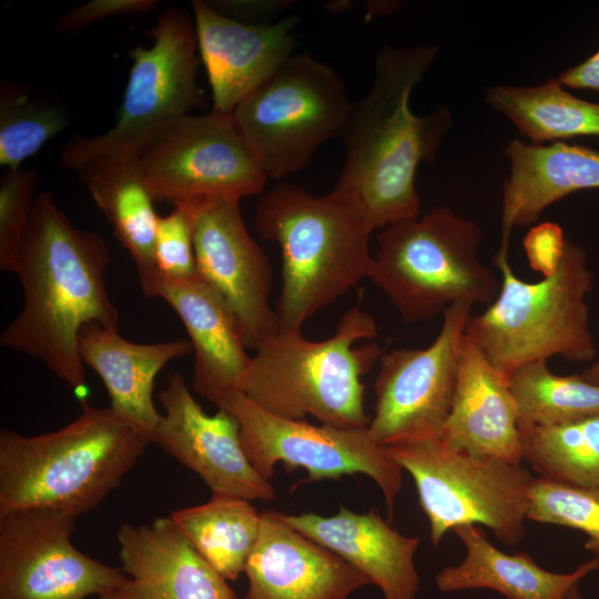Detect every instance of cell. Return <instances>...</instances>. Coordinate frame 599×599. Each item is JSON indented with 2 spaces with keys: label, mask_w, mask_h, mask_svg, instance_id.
Segmentation results:
<instances>
[{
  "label": "cell",
  "mask_w": 599,
  "mask_h": 599,
  "mask_svg": "<svg viewBox=\"0 0 599 599\" xmlns=\"http://www.w3.org/2000/svg\"><path fill=\"white\" fill-rule=\"evenodd\" d=\"M111 256L95 232L75 227L52 194L37 195L18 257L23 304L0 345L40 361L74 389L85 386L79 334L88 324L119 329L105 271Z\"/></svg>",
  "instance_id": "1"
},
{
  "label": "cell",
  "mask_w": 599,
  "mask_h": 599,
  "mask_svg": "<svg viewBox=\"0 0 599 599\" xmlns=\"http://www.w3.org/2000/svg\"><path fill=\"white\" fill-rule=\"evenodd\" d=\"M438 52L434 44L383 45L372 85L352 103L339 135L344 164L334 187L363 206L373 230L420 215L417 169L435 161L453 126V113L437 104L417 115L409 100Z\"/></svg>",
  "instance_id": "2"
},
{
  "label": "cell",
  "mask_w": 599,
  "mask_h": 599,
  "mask_svg": "<svg viewBox=\"0 0 599 599\" xmlns=\"http://www.w3.org/2000/svg\"><path fill=\"white\" fill-rule=\"evenodd\" d=\"M151 434L111 406L82 402L64 427L34 436L0 430V514L95 509L133 468Z\"/></svg>",
  "instance_id": "3"
},
{
  "label": "cell",
  "mask_w": 599,
  "mask_h": 599,
  "mask_svg": "<svg viewBox=\"0 0 599 599\" xmlns=\"http://www.w3.org/2000/svg\"><path fill=\"white\" fill-rule=\"evenodd\" d=\"M282 256L278 329L301 331L314 314L368 277L373 227L363 206L333 189L315 196L291 183L263 192L254 217Z\"/></svg>",
  "instance_id": "4"
},
{
  "label": "cell",
  "mask_w": 599,
  "mask_h": 599,
  "mask_svg": "<svg viewBox=\"0 0 599 599\" xmlns=\"http://www.w3.org/2000/svg\"><path fill=\"white\" fill-rule=\"evenodd\" d=\"M376 336L373 316L359 307L345 312L326 339L277 329L255 349L240 392L281 417L313 416L324 425L368 427L362 377L380 358L382 349L375 343L355 344Z\"/></svg>",
  "instance_id": "5"
},
{
  "label": "cell",
  "mask_w": 599,
  "mask_h": 599,
  "mask_svg": "<svg viewBox=\"0 0 599 599\" xmlns=\"http://www.w3.org/2000/svg\"><path fill=\"white\" fill-rule=\"evenodd\" d=\"M494 264L501 275L499 293L470 316L466 334L500 374L508 379L518 368L552 356L572 363L596 358L586 303L593 273L583 247L567 240L556 271L537 282L516 275L508 252L498 250Z\"/></svg>",
  "instance_id": "6"
},
{
  "label": "cell",
  "mask_w": 599,
  "mask_h": 599,
  "mask_svg": "<svg viewBox=\"0 0 599 599\" xmlns=\"http://www.w3.org/2000/svg\"><path fill=\"white\" fill-rule=\"evenodd\" d=\"M484 233L448 206L389 224L377 235L368 277L407 324L458 302L489 305L501 281L480 260Z\"/></svg>",
  "instance_id": "7"
},
{
  "label": "cell",
  "mask_w": 599,
  "mask_h": 599,
  "mask_svg": "<svg viewBox=\"0 0 599 599\" xmlns=\"http://www.w3.org/2000/svg\"><path fill=\"white\" fill-rule=\"evenodd\" d=\"M149 48L129 51L132 67L116 122L94 136H75L60 154V165L77 170L108 155H140L169 125L204 102L197 83L201 58L192 13L169 7L148 31Z\"/></svg>",
  "instance_id": "8"
},
{
  "label": "cell",
  "mask_w": 599,
  "mask_h": 599,
  "mask_svg": "<svg viewBox=\"0 0 599 599\" xmlns=\"http://www.w3.org/2000/svg\"><path fill=\"white\" fill-rule=\"evenodd\" d=\"M351 105L338 74L304 51L245 97L232 119L267 179L281 180L339 138Z\"/></svg>",
  "instance_id": "9"
},
{
  "label": "cell",
  "mask_w": 599,
  "mask_h": 599,
  "mask_svg": "<svg viewBox=\"0 0 599 599\" xmlns=\"http://www.w3.org/2000/svg\"><path fill=\"white\" fill-rule=\"evenodd\" d=\"M385 449L412 475L433 545L450 529L477 524L507 545L522 540L534 478L520 464L453 450L439 437Z\"/></svg>",
  "instance_id": "10"
},
{
  "label": "cell",
  "mask_w": 599,
  "mask_h": 599,
  "mask_svg": "<svg viewBox=\"0 0 599 599\" xmlns=\"http://www.w3.org/2000/svg\"><path fill=\"white\" fill-rule=\"evenodd\" d=\"M240 424L244 453L254 469L271 481L277 463L304 468L309 480L364 474L382 490L389 515L403 484L402 467L376 443L368 427L313 425L274 415L241 392L219 406Z\"/></svg>",
  "instance_id": "11"
},
{
  "label": "cell",
  "mask_w": 599,
  "mask_h": 599,
  "mask_svg": "<svg viewBox=\"0 0 599 599\" xmlns=\"http://www.w3.org/2000/svg\"><path fill=\"white\" fill-rule=\"evenodd\" d=\"M153 202L217 197L240 202L264 192L267 176L238 133L232 114H186L139 155Z\"/></svg>",
  "instance_id": "12"
},
{
  "label": "cell",
  "mask_w": 599,
  "mask_h": 599,
  "mask_svg": "<svg viewBox=\"0 0 599 599\" xmlns=\"http://www.w3.org/2000/svg\"><path fill=\"white\" fill-rule=\"evenodd\" d=\"M473 306L458 302L447 307L440 329L427 347L382 354L374 382V416L368 424L382 447L439 437L453 405Z\"/></svg>",
  "instance_id": "13"
},
{
  "label": "cell",
  "mask_w": 599,
  "mask_h": 599,
  "mask_svg": "<svg viewBox=\"0 0 599 599\" xmlns=\"http://www.w3.org/2000/svg\"><path fill=\"white\" fill-rule=\"evenodd\" d=\"M77 519L45 508L0 514V599H87L125 579L72 545Z\"/></svg>",
  "instance_id": "14"
},
{
  "label": "cell",
  "mask_w": 599,
  "mask_h": 599,
  "mask_svg": "<svg viewBox=\"0 0 599 599\" xmlns=\"http://www.w3.org/2000/svg\"><path fill=\"white\" fill-rule=\"evenodd\" d=\"M172 206L190 220L199 276L226 301L247 349L255 351L278 329L270 305L273 270L246 227L240 202L201 197Z\"/></svg>",
  "instance_id": "15"
},
{
  "label": "cell",
  "mask_w": 599,
  "mask_h": 599,
  "mask_svg": "<svg viewBox=\"0 0 599 599\" xmlns=\"http://www.w3.org/2000/svg\"><path fill=\"white\" fill-rule=\"evenodd\" d=\"M164 415L152 434V443L194 471L212 495L247 500H271V481L247 459L236 418L224 409L206 414L192 396L184 377L172 374L158 395Z\"/></svg>",
  "instance_id": "16"
},
{
  "label": "cell",
  "mask_w": 599,
  "mask_h": 599,
  "mask_svg": "<svg viewBox=\"0 0 599 599\" xmlns=\"http://www.w3.org/2000/svg\"><path fill=\"white\" fill-rule=\"evenodd\" d=\"M191 8L199 54L212 91V111L232 114L293 54L300 18L246 23L220 13L203 0H192Z\"/></svg>",
  "instance_id": "17"
},
{
  "label": "cell",
  "mask_w": 599,
  "mask_h": 599,
  "mask_svg": "<svg viewBox=\"0 0 599 599\" xmlns=\"http://www.w3.org/2000/svg\"><path fill=\"white\" fill-rule=\"evenodd\" d=\"M116 540L125 579L99 599H240L171 517L122 524Z\"/></svg>",
  "instance_id": "18"
},
{
  "label": "cell",
  "mask_w": 599,
  "mask_h": 599,
  "mask_svg": "<svg viewBox=\"0 0 599 599\" xmlns=\"http://www.w3.org/2000/svg\"><path fill=\"white\" fill-rule=\"evenodd\" d=\"M139 284L146 296L165 301L184 324L194 352L193 389L217 407L240 392L252 356L222 295L200 276L173 281L155 273Z\"/></svg>",
  "instance_id": "19"
},
{
  "label": "cell",
  "mask_w": 599,
  "mask_h": 599,
  "mask_svg": "<svg viewBox=\"0 0 599 599\" xmlns=\"http://www.w3.org/2000/svg\"><path fill=\"white\" fill-rule=\"evenodd\" d=\"M244 573V599H347L370 585L342 557L282 521L275 510L262 512Z\"/></svg>",
  "instance_id": "20"
},
{
  "label": "cell",
  "mask_w": 599,
  "mask_h": 599,
  "mask_svg": "<svg viewBox=\"0 0 599 599\" xmlns=\"http://www.w3.org/2000/svg\"><path fill=\"white\" fill-rule=\"evenodd\" d=\"M439 439L453 450L515 465L522 461L517 405L508 379L466 333L454 400Z\"/></svg>",
  "instance_id": "21"
},
{
  "label": "cell",
  "mask_w": 599,
  "mask_h": 599,
  "mask_svg": "<svg viewBox=\"0 0 599 599\" xmlns=\"http://www.w3.org/2000/svg\"><path fill=\"white\" fill-rule=\"evenodd\" d=\"M302 535L335 552L382 591L384 599H416L419 576L415 566L417 537L393 529L374 511L358 514L341 506L336 515L276 511Z\"/></svg>",
  "instance_id": "22"
},
{
  "label": "cell",
  "mask_w": 599,
  "mask_h": 599,
  "mask_svg": "<svg viewBox=\"0 0 599 599\" xmlns=\"http://www.w3.org/2000/svg\"><path fill=\"white\" fill-rule=\"evenodd\" d=\"M504 155L509 174L502 184L499 251L508 252L514 229L534 224L551 204L575 192L599 189V152L593 149L511 139Z\"/></svg>",
  "instance_id": "23"
},
{
  "label": "cell",
  "mask_w": 599,
  "mask_h": 599,
  "mask_svg": "<svg viewBox=\"0 0 599 599\" xmlns=\"http://www.w3.org/2000/svg\"><path fill=\"white\" fill-rule=\"evenodd\" d=\"M191 351L186 339L139 344L123 338L119 329L94 323L79 334L81 358L102 379L110 406L151 436L161 419L153 403L155 378L167 363Z\"/></svg>",
  "instance_id": "24"
},
{
  "label": "cell",
  "mask_w": 599,
  "mask_h": 599,
  "mask_svg": "<svg viewBox=\"0 0 599 599\" xmlns=\"http://www.w3.org/2000/svg\"><path fill=\"white\" fill-rule=\"evenodd\" d=\"M466 547L464 560L435 577L441 592L468 589L495 590L508 599H564L588 575L599 569V556L567 573L538 566L526 552L507 555L493 546L475 525L453 530Z\"/></svg>",
  "instance_id": "25"
},
{
  "label": "cell",
  "mask_w": 599,
  "mask_h": 599,
  "mask_svg": "<svg viewBox=\"0 0 599 599\" xmlns=\"http://www.w3.org/2000/svg\"><path fill=\"white\" fill-rule=\"evenodd\" d=\"M115 238L136 266L139 283L158 273L154 240L159 215L140 167L139 155L92 159L75 170Z\"/></svg>",
  "instance_id": "26"
},
{
  "label": "cell",
  "mask_w": 599,
  "mask_h": 599,
  "mask_svg": "<svg viewBox=\"0 0 599 599\" xmlns=\"http://www.w3.org/2000/svg\"><path fill=\"white\" fill-rule=\"evenodd\" d=\"M485 100L530 143L599 136V103L569 93L557 78L537 85L488 87Z\"/></svg>",
  "instance_id": "27"
},
{
  "label": "cell",
  "mask_w": 599,
  "mask_h": 599,
  "mask_svg": "<svg viewBox=\"0 0 599 599\" xmlns=\"http://www.w3.org/2000/svg\"><path fill=\"white\" fill-rule=\"evenodd\" d=\"M170 517L226 580H236L244 572L262 524V512L250 500L212 495L209 501L177 509Z\"/></svg>",
  "instance_id": "28"
},
{
  "label": "cell",
  "mask_w": 599,
  "mask_h": 599,
  "mask_svg": "<svg viewBox=\"0 0 599 599\" xmlns=\"http://www.w3.org/2000/svg\"><path fill=\"white\" fill-rule=\"evenodd\" d=\"M519 429L522 460L539 478L599 490V414L558 426Z\"/></svg>",
  "instance_id": "29"
},
{
  "label": "cell",
  "mask_w": 599,
  "mask_h": 599,
  "mask_svg": "<svg viewBox=\"0 0 599 599\" xmlns=\"http://www.w3.org/2000/svg\"><path fill=\"white\" fill-rule=\"evenodd\" d=\"M519 428L550 427L599 414V386L580 374L556 375L547 361L527 364L508 378Z\"/></svg>",
  "instance_id": "30"
},
{
  "label": "cell",
  "mask_w": 599,
  "mask_h": 599,
  "mask_svg": "<svg viewBox=\"0 0 599 599\" xmlns=\"http://www.w3.org/2000/svg\"><path fill=\"white\" fill-rule=\"evenodd\" d=\"M70 119L58 103L40 100L24 87L0 85V165L21 167L48 141L61 133Z\"/></svg>",
  "instance_id": "31"
},
{
  "label": "cell",
  "mask_w": 599,
  "mask_h": 599,
  "mask_svg": "<svg viewBox=\"0 0 599 599\" xmlns=\"http://www.w3.org/2000/svg\"><path fill=\"white\" fill-rule=\"evenodd\" d=\"M527 519L583 532L585 548L599 556V490L534 478Z\"/></svg>",
  "instance_id": "32"
},
{
  "label": "cell",
  "mask_w": 599,
  "mask_h": 599,
  "mask_svg": "<svg viewBox=\"0 0 599 599\" xmlns=\"http://www.w3.org/2000/svg\"><path fill=\"white\" fill-rule=\"evenodd\" d=\"M34 169L4 170L0 179V271L16 274L38 184Z\"/></svg>",
  "instance_id": "33"
},
{
  "label": "cell",
  "mask_w": 599,
  "mask_h": 599,
  "mask_svg": "<svg viewBox=\"0 0 599 599\" xmlns=\"http://www.w3.org/2000/svg\"><path fill=\"white\" fill-rule=\"evenodd\" d=\"M154 264L158 273L169 280L186 281L199 276L192 226L177 206L158 217Z\"/></svg>",
  "instance_id": "34"
},
{
  "label": "cell",
  "mask_w": 599,
  "mask_h": 599,
  "mask_svg": "<svg viewBox=\"0 0 599 599\" xmlns=\"http://www.w3.org/2000/svg\"><path fill=\"white\" fill-rule=\"evenodd\" d=\"M156 4V0H90L60 16L55 28L61 33H78L97 20L115 16L146 13L152 11Z\"/></svg>",
  "instance_id": "35"
},
{
  "label": "cell",
  "mask_w": 599,
  "mask_h": 599,
  "mask_svg": "<svg viewBox=\"0 0 599 599\" xmlns=\"http://www.w3.org/2000/svg\"><path fill=\"white\" fill-rule=\"evenodd\" d=\"M567 240L561 227L552 222L534 226L524 240V247L529 265L542 277L552 274L558 267Z\"/></svg>",
  "instance_id": "36"
},
{
  "label": "cell",
  "mask_w": 599,
  "mask_h": 599,
  "mask_svg": "<svg viewBox=\"0 0 599 599\" xmlns=\"http://www.w3.org/2000/svg\"><path fill=\"white\" fill-rule=\"evenodd\" d=\"M220 13L246 23L272 22L271 19L292 6L290 0H215L207 1Z\"/></svg>",
  "instance_id": "37"
},
{
  "label": "cell",
  "mask_w": 599,
  "mask_h": 599,
  "mask_svg": "<svg viewBox=\"0 0 599 599\" xmlns=\"http://www.w3.org/2000/svg\"><path fill=\"white\" fill-rule=\"evenodd\" d=\"M557 80L571 89L599 91V49L581 63L562 71Z\"/></svg>",
  "instance_id": "38"
},
{
  "label": "cell",
  "mask_w": 599,
  "mask_h": 599,
  "mask_svg": "<svg viewBox=\"0 0 599 599\" xmlns=\"http://www.w3.org/2000/svg\"><path fill=\"white\" fill-rule=\"evenodd\" d=\"M580 375L589 383L599 386V361L593 362Z\"/></svg>",
  "instance_id": "39"
},
{
  "label": "cell",
  "mask_w": 599,
  "mask_h": 599,
  "mask_svg": "<svg viewBox=\"0 0 599 599\" xmlns=\"http://www.w3.org/2000/svg\"><path fill=\"white\" fill-rule=\"evenodd\" d=\"M349 3L351 2H348V1H334V2H331V3H326L325 8H327L331 11H341V10H344L345 8L349 7Z\"/></svg>",
  "instance_id": "40"
},
{
  "label": "cell",
  "mask_w": 599,
  "mask_h": 599,
  "mask_svg": "<svg viewBox=\"0 0 599 599\" xmlns=\"http://www.w3.org/2000/svg\"><path fill=\"white\" fill-rule=\"evenodd\" d=\"M564 599H582L579 585L573 586L564 597Z\"/></svg>",
  "instance_id": "41"
},
{
  "label": "cell",
  "mask_w": 599,
  "mask_h": 599,
  "mask_svg": "<svg viewBox=\"0 0 599 599\" xmlns=\"http://www.w3.org/2000/svg\"><path fill=\"white\" fill-rule=\"evenodd\" d=\"M242 599H244V598H242Z\"/></svg>",
  "instance_id": "42"
}]
</instances>
